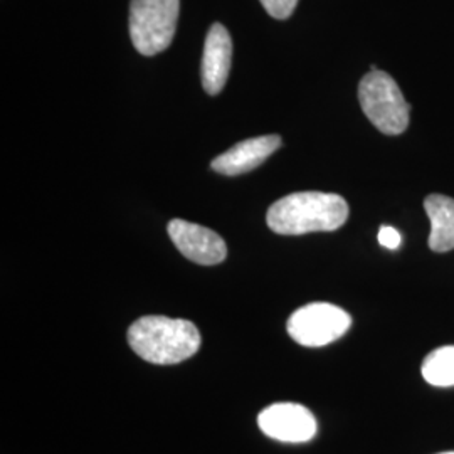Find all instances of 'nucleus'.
Instances as JSON below:
<instances>
[{
    "label": "nucleus",
    "mask_w": 454,
    "mask_h": 454,
    "mask_svg": "<svg viewBox=\"0 0 454 454\" xmlns=\"http://www.w3.org/2000/svg\"><path fill=\"white\" fill-rule=\"evenodd\" d=\"M424 209L431 221L429 247L434 253L454 249V199L442 194L427 195Z\"/></svg>",
    "instance_id": "obj_10"
},
{
    "label": "nucleus",
    "mask_w": 454,
    "mask_h": 454,
    "mask_svg": "<svg viewBox=\"0 0 454 454\" xmlns=\"http://www.w3.org/2000/svg\"><path fill=\"white\" fill-rule=\"evenodd\" d=\"M127 340L142 360L155 365H176L199 352L200 333L189 320L148 315L131 325Z\"/></svg>",
    "instance_id": "obj_2"
},
{
    "label": "nucleus",
    "mask_w": 454,
    "mask_h": 454,
    "mask_svg": "<svg viewBox=\"0 0 454 454\" xmlns=\"http://www.w3.org/2000/svg\"><path fill=\"white\" fill-rule=\"evenodd\" d=\"M422 377L434 387L454 386V345L439 347L422 362Z\"/></svg>",
    "instance_id": "obj_11"
},
{
    "label": "nucleus",
    "mask_w": 454,
    "mask_h": 454,
    "mask_svg": "<svg viewBox=\"0 0 454 454\" xmlns=\"http://www.w3.org/2000/svg\"><path fill=\"white\" fill-rule=\"evenodd\" d=\"M348 219V204L339 194L294 192L276 200L268 209L266 223L281 236L330 232Z\"/></svg>",
    "instance_id": "obj_1"
},
{
    "label": "nucleus",
    "mask_w": 454,
    "mask_h": 454,
    "mask_svg": "<svg viewBox=\"0 0 454 454\" xmlns=\"http://www.w3.org/2000/svg\"><path fill=\"white\" fill-rule=\"evenodd\" d=\"M358 101L377 130L401 135L409 127L411 106L387 73L375 69L365 74L358 84Z\"/></svg>",
    "instance_id": "obj_3"
},
{
    "label": "nucleus",
    "mask_w": 454,
    "mask_h": 454,
    "mask_svg": "<svg viewBox=\"0 0 454 454\" xmlns=\"http://www.w3.org/2000/svg\"><path fill=\"white\" fill-rule=\"evenodd\" d=\"M379 243L387 249H397L403 243V238L394 227L382 226L379 231Z\"/></svg>",
    "instance_id": "obj_13"
},
{
    "label": "nucleus",
    "mask_w": 454,
    "mask_h": 454,
    "mask_svg": "<svg viewBox=\"0 0 454 454\" xmlns=\"http://www.w3.org/2000/svg\"><path fill=\"white\" fill-rule=\"evenodd\" d=\"M167 231L172 243L187 260L202 266H214L226 260L224 239L209 227L199 226L184 219H172Z\"/></svg>",
    "instance_id": "obj_7"
},
{
    "label": "nucleus",
    "mask_w": 454,
    "mask_h": 454,
    "mask_svg": "<svg viewBox=\"0 0 454 454\" xmlns=\"http://www.w3.org/2000/svg\"><path fill=\"white\" fill-rule=\"evenodd\" d=\"M258 426L268 438L281 442H307L318 431L317 419L309 407L294 403H278L262 409Z\"/></svg>",
    "instance_id": "obj_6"
},
{
    "label": "nucleus",
    "mask_w": 454,
    "mask_h": 454,
    "mask_svg": "<svg viewBox=\"0 0 454 454\" xmlns=\"http://www.w3.org/2000/svg\"><path fill=\"white\" fill-rule=\"evenodd\" d=\"M266 12L278 20H285L292 16L298 5V0H260Z\"/></svg>",
    "instance_id": "obj_12"
},
{
    "label": "nucleus",
    "mask_w": 454,
    "mask_h": 454,
    "mask_svg": "<svg viewBox=\"0 0 454 454\" xmlns=\"http://www.w3.org/2000/svg\"><path fill=\"white\" fill-rule=\"evenodd\" d=\"M281 146V137L278 135H266L247 138L239 142L238 145L229 148L219 157H215L211 163L212 170L223 176H241L254 170L261 163L268 160L276 150Z\"/></svg>",
    "instance_id": "obj_9"
},
{
    "label": "nucleus",
    "mask_w": 454,
    "mask_h": 454,
    "mask_svg": "<svg viewBox=\"0 0 454 454\" xmlns=\"http://www.w3.org/2000/svg\"><path fill=\"white\" fill-rule=\"evenodd\" d=\"M232 63V41L226 27L219 22L212 24L206 35L204 56H202V86L207 95L215 97L226 86Z\"/></svg>",
    "instance_id": "obj_8"
},
{
    "label": "nucleus",
    "mask_w": 454,
    "mask_h": 454,
    "mask_svg": "<svg viewBox=\"0 0 454 454\" xmlns=\"http://www.w3.org/2000/svg\"><path fill=\"white\" fill-rule=\"evenodd\" d=\"M180 0H131L130 37L144 56H155L174 41Z\"/></svg>",
    "instance_id": "obj_4"
},
{
    "label": "nucleus",
    "mask_w": 454,
    "mask_h": 454,
    "mask_svg": "<svg viewBox=\"0 0 454 454\" xmlns=\"http://www.w3.org/2000/svg\"><path fill=\"white\" fill-rule=\"evenodd\" d=\"M438 454H454V451H446V453H438Z\"/></svg>",
    "instance_id": "obj_14"
},
{
    "label": "nucleus",
    "mask_w": 454,
    "mask_h": 454,
    "mask_svg": "<svg viewBox=\"0 0 454 454\" xmlns=\"http://www.w3.org/2000/svg\"><path fill=\"white\" fill-rule=\"evenodd\" d=\"M352 325V317L332 303H309L288 318V333L303 347H325L341 339Z\"/></svg>",
    "instance_id": "obj_5"
}]
</instances>
